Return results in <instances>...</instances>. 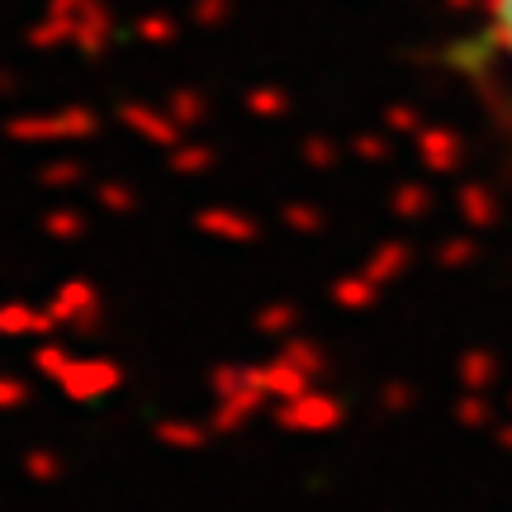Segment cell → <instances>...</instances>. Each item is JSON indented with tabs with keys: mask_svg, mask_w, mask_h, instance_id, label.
Wrapping results in <instances>:
<instances>
[{
	"mask_svg": "<svg viewBox=\"0 0 512 512\" xmlns=\"http://www.w3.org/2000/svg\"><path fill=\"white\" fill-rule=\"evenodd\" d=\"M441 266H465L475 256V242H441Z\"/></svg>",
	"mask_w": 512,
	"mask_h": 512,
	"instance_id": "obj_35",
	"label": "cell"
},
{
	"mask_svg": "<svg viewBox=\"0 0 512 512\" xmlns=\"http://www.w3.org/2000/svg\"><path fill=\"white\" fill-rule=\"evenodd\" d=\"M252 380L266 389V399H280V403H290V399H299L304 389H313L309 375H304V370H294V366H285V361L252 366Z\"/></svg>",
	"mask_w": 512,
	"mask_h": 512,
	"instance_id": "obj_9",
	"label": "cell"
},
{
	"mask_svg": "<svg viewBox=\"0 0 512 512\" xmlns=\"http://www.w3.org/2000/svg\"><path fill=\"white\" fill-rule=\"evenodd\" d=\"M38 181L43 185H72V181H81V162H53V166H43V171H38Z\"/></svg>",
	"mask_w": 512,
	"mask_h": 512,
	"instance_id": "obj_27",
	"label": "cell"
},
{
	"mask_svg": "<svg viewBox=\"0 0 512 512\" xmlns=\"http://www.w3.org/2000/svg\"><path fill=\"white\" fill-rule=\"evenodd\" d=\"M446 5H451V10H470L475 0H446Z\"/></svg>",
	"mask_w": 512,
	"mask_h": 512,
	"instance_id": "obj_38",
	"label": "cell"
},
{
	"mask_svg": "<svg viewBox=\"0 0 512 512\" xmlns=\"http://www.w3.org/2000/svg\"><path fill=\"white\" fill-rule=\"evenodd\" d=\"M266 408V389L252 380V366H247V380L233 389V394H223L219 403H214V418H209V427L214 432H238L247 418H256Z\"/></svg>",
	"mask_w": 512,
	"mask_h": 512,
	"instance_id": "obj_4",
	"label": "cell"
},
{
	"mask_svg": "<svg viewBox=\"0 0 512 512\" xmlns=\"http://www.w3.org/2000/svg\"><path fill=\"white\" fill-rule=\"evenodd\" d=\"M498 441H503V446L512 451V427H503V432H498Z\"/></svg>",
	"mask_w": 512,
	"mask_h": 512,
	"instance_id": "obj_39",
	"label": "cell"
},
{
	"mask_svg": "<svg viewBox=\"0 0 512 512\" xmlns=\"http://www.w3.org/2000/svg\"><path fill=\"white\" fill-rule=\"evenodd\" d=\"M427 204H432L427 200V185H399V190H394V214H399V219H413Z\"/></svg>",
	"mask_w": 512,
	"mask_h": 512,
	"instance_id": "obj_22",
	"label": "cell"
},
{
	"mask_svg": "<svg viewBox=\"0 0 512 512\" xmlns=\"http://www.w3.org/2000/svg\"><path fill=\"white\" fill-rule=\"evenodd\" d=\"M48 313L57 318V328H62V323L86 328V323H95V313H100V294H95V285H86V280H67V285L48 299Z\"/></svg>",
	"mask_w": 512,
	"mask_h": 512,
	"instance_id": "obj_5",
	"label": "cell"
},
{
	"mask_svg": "<svg viewBox=\"0 0 512 512\" xmlns=\"http://www.w3.org/2000/svg\"><path fill=\"white\" fill-rule=\"evenodd\" d=\"M195 228L209 233V238H223V242H252L256 233H261L247 214H233V209H200V214H195Z\"/></svg>",
	"mask_w": 512,
	"mask_h": 512,
	"instance_id": "obj_10",
	"label": "cell"
},
{
	"mask_svg": "<svg viewBox=\"0 0 512 512\" xmlns=\"http://www.w3.org/2000/svg\"><path fill=\"white\" fill-rule=\"evenodd\" d=\"M228 10H233L228 0H200V5H195V19H200V24H223Z\"/></svg>",
	"mask_w": 512,
	"mask_h": 512,
	"instance_id": "obj_36",
	"label": "cell"
},
{
	"mask_svg": "<svg viewBox=\"0 0 512 512\" xmlns=\"http://www.w3.org/2000/svg\"><path fill=\"white\" fill-rule=\"evenodd\" d=\"M138 38H147V43H171V38H176V19L143 15V19H138Z\"/></svg>",
	"mask_w": 512,
	"mask_h": 512,
	"instance_id": "obj_24",
	"label": "cell"
},
{
	"mask_svg": "<svg viewBox=\"0 0 512 512\" xmlns=\"http://www.w3.org/2000/svg\"><path fill=\"white\" fill-rule=\"evenodd\" d=\"M247 110H252L256 119H280V114L290 110V100H285V91H271V86H266V91L247 95Z\"/></svg>",
	"mask_w": 512,
	"mask_h": 512,
	"instance_id": "obj_21",
	"label": "cell"
},
{
	"mask_svg": "<svg viewBox=\"0 0 512 512\" xmlns=\"http://www.w3.org/2000/svg\"><path fill=\"white\" fill-rule=\"evenodd\" d=\"M456 418L465 422V427H484V422H489V408H484V399H479V394H470V399L456 403Z\"/></svg>",
	"mask_w": 512,
	"mask_h": 512,
	"instance_id": "obj_31",
	"label": "cell"
},
{
	"mask_svg": "<svg viewBox=\"0 0 512 512\" xmlns=\"http://www.w3.org/2000/svg\"><path fill=\"white\" fill-rule=\"evenodd\" d=\"M403 266H408V247H403V242H384L380 252L366 261V275L384 290L394 275H403Z\"/></svg>",
	"mask_w": 512,
	"mask_h": 512,
	"instance_id": "obj_15",
	"label": "cell"
},
{
	"mask_svg": "<svg viewBox=\"0 0 512 512\" xmlns=\"http://www.w3.org/2000/svg\"><path fill=\"white\" fill-rule=\"evenodd\" d=\"M384 124L394 128V133H422V114L413 105H394V110L384 114Z\"/></svg>",
	"mask_w": 512,
	"mask_h": 512,
	"instance_id": "obj_28",
	"label": "cell"
},
{
	"mask_svg": "<svg viewBox=\"0 0 512 512\" xmlns=\"http://www.w3.org/2000/svg\"><path fill=\"white\" fill-rule=\"evenodd\" d=\"M375 299H380V285H375L366 271H361V275H342V280L332 285V304H342V309H351V313L370 309Z\"/></svg>",
	"mask_w": 512,
	"mask_h": 512,
	"instance_id": "obj_12",
	"label": "cell"
},
{
	"mask_svg": "<svg viewBox=\"0 0 512 512\" xmlns=\"http://www.w3.org/2000/svg\"><path fill=\"white\" fill-rule=\"evenodd\" d=\"M304 162H309V166H318V171H323V166H332V162H337V147H332L328 138H309V143H304Z\"/></svg>",
	"mask_w": 512,
	"mask_h": 512,
	"instance_id": "obj_32",
	"label": "cell"
},
{
	"mask_svg": "<svg viewBox=\"0 0 512 512\" xmlns=\"http://www.w3.org/2000/svg\"><path fill=\"white\" fill-rule=\"evenodd\" d=\"M124 384V370L114 366V361H95V356H76L72 366H67V375L57 380V389L67 394V399L86 403V399H100V394H114Z\"/></svg>",
	"mask_w": 512,
	"mask_h": 512,
	"instance_id": "obj_3",
	"label": "cell"
},
{
	"mask_svg": "<svg viewBox=\"0 0 512 512\" xmlns=\"http://www.w3.org/2000/svg\"><path fill=\"white\" fill-rule=\"evenodd\" d=\"M100 119L86 105H72V110H53V114H24V119H10V138L15 143H76V138H91Z\"/></svg>",
	"mask_w": 512,
	"mask_h": 512,
	"instance_id": "obj_1",
	"label": "cell"
},
{
	"mask_svg": "<svg viewBox=\"0 0 512 512\" xmlns=\"http://www.w3.org/2000/svg\"><path fill=\"white\" fill-rule=\"evenodd\" d=\"M408 399H413V394H408L403 384H389V389H384V408H389V413H399V408H408Z\"/></svg>",
	"mask_w": 512,
	"mask_h": 512,
	"instance_id": "obj_37",
	"label": "cell"
},
{
	"mask_svg": "<svg viewBox=\"0 0 512 512\" xmlns=\"http://www.w3.org/2000/svg\"><path fill=\"white\" fill-rule=\"evenodd\" d=\"M285 223H290L294 233H318V228H323L318 209H299V204H290V209H285Z\"/></svg>",
	"mask_w": 512,
	"mask_h": 512,
	"instance_id": "obj_33",
	"label": "cell"
},
{
	"mask_svg": "<svg viewBox=\"0 0 512 512\" xmlns=\"http://www.w3.org/2000/svg\"><path fill=\"white\" fill-rule=\"evenodd\" d=\"M351 152H356L361 162H384V157H389V143H384V138H375V133H361V138L351 143Z\"/></svg>",
	"mask_w": 512,
	"mask_h": 512,
	"instance_id": "obj_30",
	"label": "cell"
},
{
	"mask_svg": "<svg viewBox=\"0 0 512 512\" xmlns=\"http://www.w3.org/2000/svg\"><path fill=\"white\" fill-rule=\"evenodd\" d=\"M294 323V304H271V309L256 313V328L261 332H285Z\"/></svg>",
	"mask_w": 512,
	"mask_h": 512,
	"instance_id": "obj_26",
	"label": "cell"
},
{
	"mask_svg": "<svg viewBox=\"0 0 512 512\" xmlns=\"http://www.w3.org/2000/svg\"><path fill=\"white\" fill-rule=\"evenodd\" d=\"M43 233L57 242H72L86 233V219H81L76 209H53V214H43Z\"/></svg>",
	"mask_w": 512,
	"mask_h": 512,
	"instance_id": "obj_19",
	"label": "cell"
},
{
	"mask_svg": "<svg viewBox=\"0 0 512 512\" xmlns=\"http://www.w3.org/2000/svg\"><path fill=\"white\" fill-rule=\"evenodd\" d=\"M275 361H285V366H294V370H304L309 380H318L323 375V351L313 347V342H285V347L275 351Z\"/></svg>",
	"mask_w": 512,
	"mask_h": 512,
	"instance_id": "obj_16",
	"label": "cell"
},
{
	"mask_svg": "<svg viewBox=\"0 0 512 512\" xmlns=\"http://www.w3.org/2000/svg\"><path fill=\"white\" fill-rule=\"evenodd\" d=\"M119 119H124V128H133L138 138H147V143L157 147H181V133L185 128L171 119L166 110H152V105H124L119 110Z\"/></svg>",
	"mask_w": 512,
	"mask_h": 512,
	"instance_id": "obj_6",
	"label": "cell"
},
{
	"mask_svg": "<svg viewBox=\"0 0 512 512\" xmlns=\"http://www.w3.org/2000/svg\"><path fill=\"white\" fill-rule=\"evenodd\" d=\"M489 10H494V43L512 57V0H489Z\"/></svg>",
	"mask_w": 512,
	"mask_h": 512,
	"instance_id": "obj_23",
	"label": "cell"
},
{
	"mask_svg": "<svg viewBox=\"0 0 512 512\" xmlns=\"http://www.w3.org/2000/svg\"><path fill=\"white\" fill-rule=\"evenodd\" d=\"M95 200L105 204V209H119V214H128V209H133V190H128V185H114V181H105V185H95Z\"/></svg>",
	"mask_w": 512,
	"mask_h": 512,
	"instance_id": "obj_25",
	"label": "cell"
},
{
	"mask_svg": "<svg viewBox=\"0 0 512 512\" xmlns=\"http://www.w3.org/2000/svg\"><path fill=\"white\" fill-rule=\"evenodd\" d=\"M413 138H418V157L427 171H456L460 157H465V143H460V133H451V128H422Z\"/></svg>",
	"mask_w": 512,
	"mask_h": 512,
	"instance_id": "obj_7",
	"label": "cell"
},
{
	"mask_svg": "<svg viewBox=\"0 0 512 512\" xmlns=\"http://www.w3.org/2000/svg\"><path fill=\"white\" fill-rule=\"evenodd\" d=\"M214 166V152L204 143H181L171 147V171H181V176H195V171H209Z\"/></svg>",
	"mask_w": 512,
	"mask_h": 512,
	"instance_id": "obj_18",
	"label": "cell"
},
{
	"mask_svg": "<svg viewBox=\"0 0 512 512\" xmlns=\"http://www.w3.org/2000/svg\"><path fill=\"white\" fill-rule=\"evenodd\" d=\"M24 470L34 479H57V470H62V460L53 456V451H29V460H24Z\"/></svg>",
	"mask_w": 512,
	"mask_h": 512,
	"instance_id": "obj_29",
	"label": "cell"
},
{
	"mask_svg": "<svg viewBox=\"0 0 512 512\" xmlns=\"http://www.w3.org/2000/svg\"><path fill=\"white\" fill-rule=\"evenodd\" d=\"M342 418H347V408L323 389H304L299 399L280 403V427H290V432H332V427H342Z\"/></svg>",
	"mask_w": 512,
	"mask_h": 512,
	"instance_id": "obj_2",
	"label": "cell"
},
{
	"mask_svg": "<svg viewBox=\"0 0 512 512\" xmlns=\"http://www.w3.org/2000/svg\"><path fill=\"white\" fill-rule=\"evenodd\" d=\"M456 375H460V384H465L470 394H484V389H489V384L498 380V356H494V351H479V347H470V351H465V356H460Z\"/></svg>",
	"mask_w": 512,
	"mask_h": 512,
	"instance_id": "obj_11",
	"label": "cell"
},
{
	"mask_svg": "<svg viewBox=\"0 0 512 512\" xmlns=\"http://www.w3.org/2000/svg\"><path fill=\"white\" fill-rule=\"evenodd\" d=\"M166 114H171L181 128H195V124H204V100L195 91H176L171 105H166Z\"/></svg>",
	"mask_w": 512,
	"mask_h": 512,
	"instance_id": "obj_20",
	"label": "cell"
},
{
	"mask_svg": "<svg viewBox=\"0 0 512 512\" xmlns=\"http://www.w3.org/2000/svg\"><path fill=\"white\" fill-rule=\"evenodd\" d=\"M72 361H76V356L67 347H57V342H38V351H34V366H38V375H43V380H62Z\"/></svg>",
	"mask_w": 512,
	"mask_h": 512,
	"instance_id": "obj_17",
	"label": "cell"
},
{
	"mask_svg": "<svg viewBox=\"0 0 512 512\" xmlns=\"http://www.w3.org/2000/svg\"><path fill=\"white\" fill-rule=\"evenodd\" d=\"M57 318L38 304H0V337H48Z\"/></svg>",
	"mask_w": 512,
	"mask_h": 512,
	"instance_id": "obj_8",
	"label": "cell"
},
{
	"mask_svg": "<svg viewBox=\"0 0 512 512\" xmlns=\"http://www.w3.org/2000/svg\"><path fill=\"white\" fill-rule=\"evenodd\" d=\"M152 437L162 441V446H171V451H200L209 432H204L200 422H190V418H162Z\"/></svg>",
	"mask_w": 512,
	"mask_h": 512,
	"instance_id": "obj_13",
	"label": "cell"
},
{
	"mask_svg": "<svg viewBox=\"0 0 512 512\" xmlns=\"http://www.w3.org/2000/svg\"><path fill=\"white\" fill-rule=\"evenodd\" d=\"M24 399H29V384H24V380H10V375H0V408H19Z\"/></svg>",
	"mask_w": 512,
	"mask_h": 512,
	"instance_id": "obj_34",
	"label": "cell"
},
{
	"mask_svg": "<svg viewBox=\"0 0 512 512\" xmlns=\"http://www.w3.org/2000/svg\"><path fill=\"white\" fill-rule=\"evenodd\" d=\"M460 214L470 228H489L498 219V204H494V190H484V185H465L460 190Z\"/></svg>",
	"mask_w": 512,
	"mask_h": 512,
	"instance_id": "obj_14",
	"label": "cell"
}]
</instances>
